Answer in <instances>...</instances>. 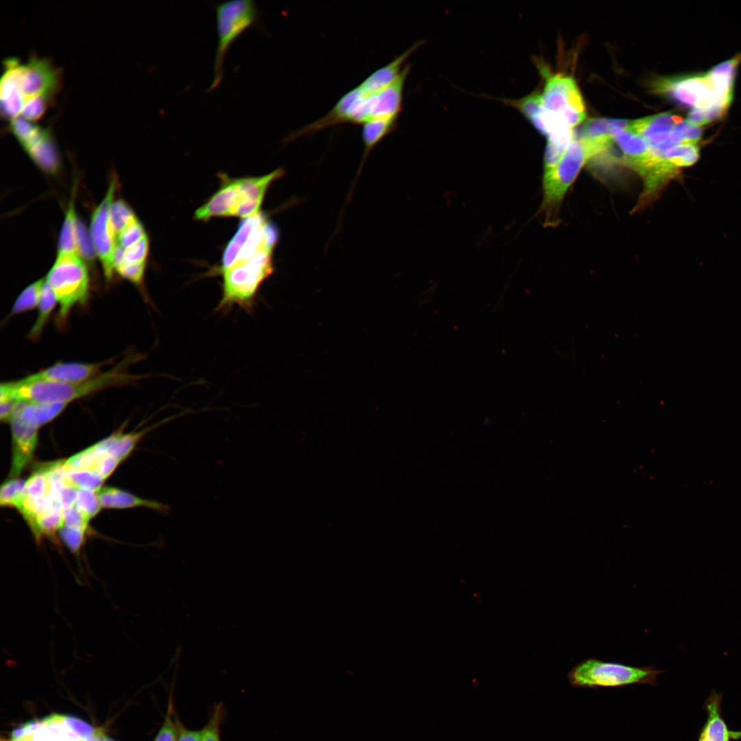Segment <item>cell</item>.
I'll list each match as a JSON object with an SVG mask.
<instances>
[{"instance_id": "3", "label": "cell", "mask_w": 741, "mask_h": 741, "mask_svg": "<svg viewBox=\"0 0 741 741\" xmlns=\"http://www.w3.org/2000/svg\"><path fill=\"white\" fill-rule=\"evenodd\" d=\"M138 356H128L114 368L101 373L87 381L64 384L44 381L5 382L0 386V400L13 399L19 402L69 404L73 401L108 388L131 384L142 376L128 371V365Z\"/></svg>"}, {"instance_id": "10", "label": "cell", "mask_w": 741, "mask_h": 741, "mask_svg": "<svg viewBox=\"0 0 741 741\" xmlns=\"http://www.w3.org/2000/svg\"><path fill=\"white\" fill-rule=\"evenodd\" d=\"M537 66L545 80L542 97V117L548 123L573 128L586 118L585 104L574 78L552 74L548 67L537 62Z\"/></svg>"}, {"instance_id": "17", "label": "cell", "mask_w": 741, "mask_h": 741, "mask_svg": "<svg viewBox=\"0 0 741 741\" xmlns=\"http://www.w3.org/2000/svg\"><path fill=\"white\" fill-rule=\"evenodd\" d=\"M12 431L11 478H17L32 460L38 443V427L29 425L16 416L10 421Z\"/></svg>"}, {"instance_id": "33", "label": "cell", "mask_w": 741, "mask_h": 741, "mask_svg": "<svg viewBox=\"0 0 741 741\" xmlns=\"http://www.w3.org/2000/svg\"><path fill=\"white\" fill-rule=\"evenodd\" d=\"M67 484L78 489H87L98 492L105 481L97 473L86 470H65Z\"/></svg>"}, {"instance_id": "5", "label": "cell", "mask_w": 741, "mask_h": 741, "mask_svg": "<svg viewBox=\"0 0 741 741\" xmlns=\"http://www.w3.org/2000/svg\"><path fill=\"white\" fill-rule=\"evenodd\" d=\"M611 143L612 141L608 139H573L558 162L552 167L544 169L541 211L545 213V224H554L561 200L585 163L606 152Z\"/></svg>"}, {"instance_id": "21", "label": "cell", "mask_w": 741, "mask_h": 741, "mask_svg": "<svg viewBox=\"0 0 741 741\" xmlns=\"http://www.w3.org/2000/svg\"><path fill=\"white\" fill-rule=\"evenodd\" d=\"M102 508H129L135 507L148 508L163 515L171 513V507L155 500L144 499L123 490L113 487H104L97 492Z\"/></svg>"}, {"instance_id": "24", "label": "cell", "mask_w": 741, "mask_h": 741, "mask_svg": "<svg viewBox=\"0 0 741 741\" xmlns=\"http://www.w3.org/2000/svg\"><path fill=\"white\" fill-rule=\"evenodd\" d=\"M683 119L670 113H663L630 121L628 129L642 136L646 141L672 130Z\"/></svg>"}, {"instance_id": "49", "label": "cell", "mask_w": 741, "mask_h": 741, "mask_svg": "<svg viewBox=\"0 0 741 741\" xmlns=\"http://www.w3.org/2000/svg\"><path fill=\"white\" fill-rule=\"evenodd\" d=\"M177 741H201V732L189 730L179 726Z\"/></svg>"}, {"instance_id": "20", "label": "cell", "mask_w": 741, "mask_h": 741, "mask_svg": "<svg viewBox=\"0 0 741 741\" xmlns=\"http://www.w3.org/2000/svg\"><path fill=\"white\" fill-rule=\"evenodd\" d=\"M611 134L623 152L624 164L634 171L643 166L653 151L648 143L638 134L626 128H613Z\"/></svg>"}, {"instance_id": "19", "label": "cell", "mask_w": 741, "mask_h": 741, "mask_svg": "<svg viewBox=\"0 0 741 741\" xmlns=\"http://www.w3.org/2000/svg\"><path fill=\"white\" fill-rule=\"evenodd\" d=\"M722 693L712 691L707 698L703 709L706 720L698 732L696 741H736L741 739V731L729 728L722 716Z\"/></svg>"}, {"instance_id": "35", "label": "cell", "mask_w": 741, "mask_h": 741, "mask_svg": "<svg viewBox=\"0 0 741 741\" xmlns=\"http://www.w3.org/2000/svg\"><path fill=\"white\" fill-rule=\"evenodd\" d=\"M25 481L18 478H10L4 482L0 490V504L16 508L25 495Z\"/></svg>"}, {"instance_id": "9", "label": "cell", "mask_w": 741, "mask_h": 741, "mask_svg": "<svg viewBox=\"0 0 741 741\" xmlns=\"http://www.w3.org/2000/svg\"><path fill=\"white\" fill-rule=\"evenodd\" d=\"M45 281L59 307L58 323L64 325L74 307L88 300L90 280L86 265L78 255H58Z\"/></svg>"}, {"instance_id": "28", "label": "cell", "mask_w": 741, "mask_h": 741, "mask_svg": "<svg viewBox=\"0 0 741 741\" xmlns=\"http://www.w3.org/2000/svg\"><path fill=\"white\" fill-rule=\"evenodd\" d=\"M56 305L58 303L56 297L45 281L37 306L38 315L28 333L30 340H36L39 338Z\"/></svg>"}, {"instance_id": "32", "label": "cell", "mask_w": 741, "mask_h": 741, "mask_svg": "<svg viewBox=\"0 0 741 741\" xmlns=\"http://www.w3.org/2000/svg\"><path fill=\"white\" fill-rule=\"evenodd\" d=\"M109 215L116 237L137 219L130 207L121 199L112 202Z\"/></svg>"}, {"instance_id": "44", "label": "cell", "mask_w": 741, "mask_h": 741, "mask_svg": "<svg viewBox=\"0 0 741 741\" xmlns=\"http://www.w3.org/2000/svg\"><path fill=\"white\" fill-rule=\"evenodd\" d=\"M119 463L115 458L106 454L98 462L94 472L105 480L114 472Z\"/></svg>"}, {"instance_id": "27", "label": "cell", "mask_w": 741, "mask_h": 741, "mask_svg": "<svg viewBox=\"0 0 741 741\" xmlns=\"http://www.w3.org/2000/svg\"><path fill=\"white\" fill-rule=\"evenodd\" d=\"M77 215L74 207V195L68 204L60 229L58 242V255H78L75 246Z\"/></svg>"}, {"instance_id": "8", "label": "cell", "mask_w": 741, "mask_h": 741, "mask_svg": "<svg viewBox=\"0 0 741 741\" xmlns=\"http://www.w3.org/2000/svg\"><path fill=\"white\" fill-rule=\"evenodd\" d=\"M663 672L654 666H631L589 658L573 667L567 677L576 687H615L633 684L656 686L657 678Z\"/></svg>"}, {"instance_id": "41", "label": "cell", "mask_w": 741, "mask_h": 741, "mask_svg": "<svg viewBox=\"0 0 741 741\" xmlns=\"http://www.w3.org/2000/svg\"><path fill=\"white\" fill-rule=\"evenodd\" d=\"M148 253L149 239L147 235L137 244L125 249L122 264L146 263Z\"/></svg>"}, {"instance_id": "48", "label": "cell", "mask_w": 741, "mask_h": 741, "mask_svg": "<svg viewBox=\"0 0 741 741\" xmlns=\"http://www.w3.org/2000/svg\"><path fill=\"white\" fill-rule=\"evenodd\" d=\"M19 401L12 399L0 401V419L2 422H10Z\"/></svg>"}, {"instance_id": "31", "label": "cell", "mask_w": 741, "mask_h": 741, "mask_svg": "<svg viewBox=\"0 0 741 741\" xmlns=\"http://www.w3.org/2000/svg\"><path fill=\"white\" fill-rule=\"evenodd\" d=\"M629 124V121L624 119L593 118L583 126L580 137L593 139L611 136V131L613 128H626Z\"/></svg>"}, {"instance_id": "12", "label": "cell", "mask_w": 741, "mask_h": 741, "mask_svg": "<svg viewBox=\"0 0 741 741\" xmlns=\"http://www.w3.org/2000/svg\"><path fill=\"white\" fill-rule=\"evenodd\" d=\"M97 729L76 717L52 714L17 727L6 741H91Z\"/></svg>"}, {"instance_id": "47", "label": "cell", "mask_w": 741, "mask_h": 741, "mask_svg": "<svg viewBox=\"0 0 741 741\" xmlns=\"http://www.w3.org/2000/svg\"><path fill=\"white\" fill-rule=\"evenodd\" d=\"M154 741H177L176 725L168 714Z\"/></svg>"}, {"instance_id": "37", "label": "cell", "mask_w": 741, "mask_h": 741, "mask_svg": "<svg viewBox=\"0 0 741 741\" xmlns=\"http://www.w3.org/2000/svg\"><path fill=\"white\" fill-rule=\"evenodd\" d=\"M75 506L90 520L100 511L102 507L97 492L78 489Z\"/></svg>"}, {"instance_id": "40", "label": "cell", "mask_w": 741, "mask_h": 741, "mask_svg": "<svg viewBox=\"0 0 741 741\" xmlns=\"http://www.w3.org/2000/svg\"><path fill=\"white\" fill-rule=\"evenodd\" d=\"M147 233L141 222L136 219L117 237V244L128 248L139 242Z\"/></svg>"}, {"instance_id": "26", "label": "cell", "mask_w": 741, "mask_h": 741, "mask_svg": "<svg viewBox=\"0 0 741 741\" xmlns=\"http://www.w3.org/2000/svg\"><path fill=\"white\" fill-rule=\"evenodd\" d=\"M397 120L398 118L395 117L381 118L362 124V138L364 150L361 167L375 145L384 137L395 130Z\"/></svg>"}, {"instance_id": "18", "label": "cell", "mask_w": 741, "mask_h": 741, "mask_svg": "<svg viewBox=\"0 0 741 741\" xmlns=\"http://www.w3.org/2000/svg\"><path fill=\"white\" fill-rule=\"evenodd\" d=\"M283 175V171L279 169L261 176L239 178L241 199L235 217L245 219L260 213L269 187Z\"/></svg>"}, {"instance_id": "45", "label": "cell", "mask_w": 741, "mask_h": 741, "mask_svg": "<svg viewBox=\"0 0 741 741\" xmlns=\"http://www.w3.org/2000/svg\"><path fill=\"white\" fill-rule=\"evenodd\" d=\"M78 491V489L68 484L62 486L57 496V501L60 503L62 510L75 506Z\"/></svg>"}, {"instance_id": "42", "label": "cell", "mask_w": 741, "mask_h": 741, "mask_svg": "<svg viewBox=\"0 0 741 741\" xmlns=\"http://www.w3.org/2000/svg\"><path fill=\"white\" fill-rule=\"evenodd\" d=\"M146 263L122 264L115 271L124 279L138 287H143Z\"/></svg>"}, {"instance_id": "2", "label": "cell", "mask_w": 741, "mask_h": 741, "mask_svg": "<svg viewBox=\"0 0 741 741\" xmlns=\"http://www.w3.org/2000/svg\"><path fill=\"white\" fill-rule=\"evenodd\" d=\"M411 66H404L399 77L389 86L368 93L359 85L344 94L325 115L305 126V135L344 124H364L381 119L398 118L402 110L403 89Z\"/></svg>"}, {"instance_id": "38", "label": "cell", "mask_w": 741, "mask_h": 741, "mask_svg": "<svg viewBox=\"0 0 741 741\" xmlns=\"http://www.w3.org/2000/svg\"><path fill=\"white\" fill-rule=\"evenodd\" d=\"M49 490L48 477L43 466L32 473L25 481V495L42 498L48 495Z\"/></svg>"}, {"instance_id": "22", "label": "cell", "mask_w": 741, "mask_h": 741, "mask_svg": "<svg viewBox=\"0 0 741 741\" xmlns=\"http://www.w3.org/2000/svg\"><path fill=\"white\" fill-rule=\"evenodd\" d=\"M180 414L182 415V414H180L171 416L159 423L138 432L128 434L117 433L113 434L108 438L96 443V445L102 451L115 458L121 462L132 453L145 434L154 427L172 420L175 416H180Z\"/></svg>"}, {"instance_id": "46", "label": "cell", "mask_w": 741, "mask_h": 741, "mask_svg": "<svg viewBox=\"0 0 741 741\" xmlns=\"http://www.w3.org/2000/svg\"><path fill=\"white\" fill-rule=\"evenodd\" d=\"M220 713L215 711L201 731V741H220L219 733Z\"/></svg>"}, {"instance_id": "50", "label": "cell", "mask_w": 741, "mask_h": 741, "mask_svg": "<svg viewBox=\"0 0 741 741\" xmlns=\"http://www.w3.org/2000/svg\"><path fill=\"white\" fill-rule=\"evenodd\" d=\"M103 741H114V740H112L111 738H108V737L107 736H106L104 737V738Z\"/></svg>"}, {"instance_id": "36", "label": "cell", "mask_w": 741, "mask_h": 741, "mask_svg": "<svg viewBox=\"0 0 741 741\" xmlns=\"http://www.w3.org/2000/svg\"><path fill=\"white\" fill-rule=\"evenodd\" d=\"M75 246L78 255L84 262H92L97 256L90 231L78 218L75 228Z\"/></svg>"}, {"instance_id": "4", "label": "cell", "mask_w": 741, "mask_h": 741, "mask_svg": "<svg viewBox=\"0 0 741 741\" xmlns=\"http://www.w3.org/2000/svg\"><path fill=\"white\" fill-rule=\"evenodd\" d=\"M652 88L654 92L680 104L692 106L690 119L698 126L723 115L733 98L720 92L709 71L694 75L661 78L654 82Z\"/></svg>"}, {"instance_id": "23", "label": "cell", "mask_w": 741, "mask_h": 741, "mask_svg": "<svg viewBox=\"0 0 741 741\" xmlns=\"http://www.w3.org/2000/svg\"><path fill=\"white\" fill-rule=\"evenodd\" d=\"M67 405L62 403L19 402L13 416H16L29 425L39 427L57 417Z\"/></svg>"}, {"instance_id": "7", "label": "cell", "mask_w": 741, "mask_h": 741, "mask_svg": "<svg viewBox=\"0 0 741 741\" xmlns=\"http://www.w3.org/2000/svg\"><path fill=\"white\" fill-rule=\"evenodd\" d=\"M217 44L213 65V80L207 90L210 93L221 84L227 52L235 41L247 30L257 27L260 12L253 0H234L215 3Z\"/></svg>"}, {"instance_id": "29", "label": "cell", "mask_w": 741, "mask_h": 741, "mask_svg": "<svg viewBox=\"0 0 741 741\" xmlns=\"http://www.w3.org/2000/svg\"><path fill=\"white\" fill-rule=\"evenodd\" d=\"M45 277L27 285L19 294L12 305L8 317H12L37 308Z\"/></svg>"}, {"instance_id": "34", "label": "cell", "mask_w": 741, "mask_h": 741, "mask_svg": "<svg viewBox=\"0 0 741 741\" xmlns=\"http://www.w3.org/2000/svg\"><path fill=\"white\" fill-rule=\"evenodd\" d=\"M698 149L694 143H682L675 145L661 154L669 163L678 168L693 163L697 158Z\"/></svg>"}, {"instance_id": "11", "label": "cell", "mask_w": 741, "mask_h": 741, "mask_svg": "<svg viewBox=\"0 0 741 741\" xmlns=\"http://www.w3.org/2000/svg\"><path fill=\"white\" fill-rule=\"evenodd\" d=\"M279 237L276 226L261 212L242 219L236 233L226 244L216 274L252 257L261 248L274 249Z\"/></svg>"}, {"instance_id": "14", "label": "cell", "mask_w": 741, "mask_h": 741, "mask_svg": "<svg viewBox=\"0 0 741 741\" xmlns=\"http://www.w3.org/2000/svg\"><path fill=\"white\" fill-rule=\"evenodd\" d=\"M219 177V189L196 211V220L205 222L214 217H235L241 198L239 180L224 174Z\"/></svg>"}, {"instance_id": "25", "label": "cell", "mask_w": 741, "mask_h": 741, "mask_svg": "<svg viewBox=\"0 0 741 741\" xmlns=\"http://www.w3.org/2000/svg\"><path fill=\"white\" fill-rule=\"evenodd\" d=\"M63 525L62 508L58 502L42 512L28 524L38 543L44 537L55 539V533Z\"/></svg>"}, {"instance_id": "1", "label": "cell", "mask_w": 741, "mask_h": 741, "mask_svg": "<svg viewBox=\"0 0 741 741\" xmlns=\"http://www.w3.org/2000/svg\"><path fill=\"white\" fill-rule=\"evenodd\" d=\"M0 83L1 112L10 121L21 115L29 101L51 102L60 86V71L45 58L32 56L23 63L17 58L3 61Z\"/></svg>"}, {"instance_id": "39", "label": "cell", "mask_w": 741, "mask_h": 741, "mask_svg": "<svg viewBox=\"0 0 741 741\" xmlns=\"http://www.w3.org/2000/svg\"><path fill=\"white\" fill-rule=\"evenodd\" d=\"M58 532L69 551L78 556L84 543L86 532L62 525Z\"/></svg>"}, {"instance_id": "15", "label": "cell", "mask_w": 741, "mask_h": 741, "mask_svg": "<svg viewBox=\"0 0 741 741\" xmlns=\"http://www.w3.org/2000/svg\"><path fill=\"white\" fill-rule=\"evenodd\" d=\"M20 144L34 164L44 172L54 174L60 170V153L49 128L36 124L31 134Z\"/></svg>"}, {"instance_id": "43", "label": "cell", "mask_w": 741, "mask_h": 741, "mask_svg": "<svg viewBox=\"0 0 741 741\" xmlns=\"http://www.w3.org/2000/svg\"><path fill=\"white\" fill-rule=\"evenodd\" d=\"M63 525L87 532L89 521L75 506L62 510Z\"/></svg>"}, {"instance_id": "16", "label": "cell", "mask_w": 741, "mask_h": 741, "mask_svg": "<svg viewBox=\"0 0 741 741\" xmlns=\"http://www.w3.org/2000/svg\"><path fill=\"white\" fill-rule=\"evenodd\" d=\"M111 359L96 363L57 362L37 373L23 378L28 381H44L56 383L73 384L87 381L102 372Z\"/></svg>"}, {"instance_id": "30", "label": "cell", "mask_w": 741, "mask_h": 741, "mask_svg": "<svg viewBox=\"0 0 741 741\" xmlns=\"http://www.w3.org/2000/svg\"><path fill=\"white\" fill-rule=\"evenodd\" d=\"M506 105L518 110L531 124L543 111L542 97L539 91H534L519 99H500Z\"/></svg>"}, {"instance_id": "13", "label": "cell", "mask_w": 741, "mask_h": 741, "mask_svg": "<svg viewBox=\"0 0 741 741\" xmlns=\"http://www.w3.org/2000/svg\"><path fill=\"white\" fill-rule=\"evenodd\" d=\"M116 187L117 180L113 178L104 198L93 211L89 230L96 255L101 262L106 277L108 279L112 278L114 272L113 257L117 246V237L109 215Z\"/></svg>"}, {"instance_id": "6", "label": "cell", "mask_w": 741, "mask_h": 741, "mask_svg": "<svg viewBox=\"0 0 741 741\" xmlns=\"http://www.w3.org/2000/svg\"><path fill=\"white\" fill-rule=\"evenodd\" d=\"M274 249L264 248L219 274L222 295L215 311L226 313L235 305L252 313L260 287L274 272Z\"/></svg>"}]
</instances>
